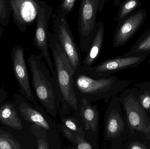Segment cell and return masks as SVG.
<instances>
[{
  "instance_id": "cell-22",
  "label": "cell",
  "mask_w": 150,
  "mask_h": 149,
  "mask_svg": "<svg viewBox=\"0 0 150 149\" xmlns=\"http://www.w3.org/2000/svg\"><path fill=\"white\" fill-rule=\"evenodd\" d=\"M31 129L33 134L37 138V149H49L52 148L48 138V134L45 130L33 125Z\"/></svg>"
},
{
  "instance_id": "cell-19",
  "label": "cell",
  "mask_w": 150,
  "mask_h": 149,
  "mask_svg": "<svg viewBox=\"0 0 150 149\" xmlns=\"http://www.w3.org/2000/svg\"><path fill=\"white\" fill-rule=\"evenodd\" d=\"M61 126V132H62L64 136L74 145L75 148L78 149H98V146L93 144L87 141L85 137L78 135L66 128Z\"/></svg>"
},
{
  "instance_id": "cell-15",
  "label": "cell",
  "mask_w": 150,
  "mask_h": 149,
  "mask_svg": "<svg viewBox=\"0 0 150 149\" xmlns=\"http://www.w3.org/2000/svg\"><path fill=\"white\" fill-rule=\"evenodd\" d=\"M105 27L103 22H98L97 29L91 44L86 55L81 63V68L84 70L93 65L99 55L104 41Z\"/></svg>"
},
{
  "instance_id": "cell-29",
  "label": "cell",
  "mask_w": 150,
  "mask_h": 149,
  "mask_svg": "<svg viewBox=\"0 0 150 149\" xmlns=\"http://www.w3.org/2000/svg\"><path fill=\"white\" fill-rule=\"evenodd\" d=\"M120 3V0H114V3L115 6H119Z\"/></svg>"
},
{
  "instance_id": "cell-5",
  "label": "cell",
  "mask_w": 150,
  "mask_h": 149,
  "mask_svg": "<svg viewBox=\"0 0 150 149\" xmlns=\"http://www.w3.org/2000/svg\"><path fill=\"white\" fill-rule=\"evenodd\" d=\"M14 97L19 113L25 121L45 130L49 139L52 137L58 139L59 132H61L60 124L53 122L41 106H34L25 98L19 95Z\"/></svg>"
},
{
  "instance_id": "cell-31",
  "label": "cell",
  "mask_w": 150,
  "mask_h": 149,
  "mask_svg": "<svg viewBox=\"0 0 150 149\" xmlns=\"http://www.w3.org/2000/svg\"></svg>"
},
{
  "instance_id": "cell-7",
  "label": "cell",
  "mask_w": 150,
  "mask_h": 149,
  "mask_svg": "<svg viewBox=\"0 0 150 149\" xmlns=\"http://www.w3.org/2000/svg\"><path fill=\"white\" fill-rule=\"evenodd\" d=\"M120 98H112L104 117V140L111 143V148H117L121 143L125 130V123L122 115Z\"/></svg>"
},
{
  "instance_id": "cell-17",
  "label": "cell",
  "mask_w": 150,
  "mask_h": 149,
  "mask_svg": "<svg viewBox=\"0 0 150 149\" xmlns=\"http://www.w3.org/2000/svg\"><path fill=\"white\" fill-rule=\"evenodd\" d=\"M150 53V27L137 40L126 56H148Z\"/></svg>"
},
{
  "instance_id": "cell-25",
  "label": "cell",
  "mask_w": 150,
  "mask_h": 149,
  "mask_svg": "<svg viewBox=\"0 0 150 149\" xmlns=\"http://www.w3.org/2000/svg\"><path fill=\"white\" fill-rule=\"evenodd\" d=\"M140 105L146 110L150 109V92L146 91L139 96L138 99Z\"/></svg>"
},
{
  "instance_id": "cell-11",
  "label": "cell",
  "mask_w": 150,
  "mask_h": 149,
  "mask_svg": "<svg viewBox=\"0 0 150 149\" xmlns=\"http://www.w3.org/2000/svg\"><path fill=\"white\" fill-rule=\"evenodd\" d=\"M148 56H126L109 59L93 65L86 70L91 77L101 78L111 76L113 73L127 68L135 67L144 61Z\"/></svg>"
},
{
  "instance_id": "cell-1",
  "label": "cell",
  "mask_w": 150,
  "mask_h": 149,
  "mask_svg": "<svg viewBox=\"0 0 150 149\" xmlns=\"http://www.w3.org/2000/svg\"><path fill=\"white\" fill-rule=\"evenodd\" d=\"M48 40L54 66L53 77L61 98L59 110L73 111L75 115L79 116V100L74 87L73 76L75 71L53 32L49 31Z\"/></svg>"
},
{
  "instance_id": "cell-9",
  "label": "cell",
  "mask_w": 150,
  "mask_h": 149,
  "mask_svg": "<svg viewBox=\"0 0 150 149\" xmlns=\"http://www.w3.org/2000/svg\"><path fill=\"white\" fill-rule=\"evenodd\" d=\"M120 98L130 130L143 133L147 139H150V122L138 100L126 92L122 93Z\"/></svg>"
},
{
  "instance_id": "cell-24",
  "label": "cell",
  "mask_w": 150,
  "mask_h": 149,
  "mask_svg": "<svg viewBox=\"0 0 150 149\" xmlns=\"http://www.w3.org/2000/svg\"><path fill=\"white\" fill-rule=\"evenodd\" d=\"M76 0H62L59 6L58 14L67 16L69 15L74 9Z\"/></svg>"
},
{
  "instance_id": "cell-23",
  "label": "cell",
  "mask_w": 150,
  "mask_h": 149,
  "mask_svg": "<svg viewBox=\"0 0 150 149\" xmlns=\"http://www.w3.org/2000/svg\"><path fill=\"white\" fill-rule=\"evenodd\" d=\"M11 11L7 0H0V24L6 27L8 25Z\"/></svg>"
},
{
  "instance_id": "cell-26",
  "label": "cell",
  "mask_w": 150,
  "mask_h": 149,
  "mask_svg": "<svg viewBox=\"0 0 150 149\" xmlns=\"http://www.w3.org/2000/svg\"><path fill=\"white\" fill-rule=\"evenodd\" d=\"M128 149H147L144 144L138 141H134L129 144L127 148Z\"/></svg>"
},
{
  "instance_id": "cell-6",
  "label": "cell",
  "mask_w": 150,
  "mask_h": 149,
  "mask_svg": "<svg viewBox=\"0 0 150 149\" xmlns=\"http://www.w3.org/2000/svg\"><path fill=\"white\" fill-rule=\"evenodd\" d=\"M52 17L53 32L75 71L81 67L82 60L80 49L74 38L67 16L58 13Z\"/></svg>"
},
{
  "instance_id": "cell-27",
  "label": "cell",
  "mask_w": 150,
  "mask_h": 149,
  "mask_svg": "<svg viewBox=\"0 0 150 149\" xmlns=\"http://www.w3.org/2000/svg\"><path fill=\"white\" fill-rule=\"evenodd\" d=\"M8 92L4 89V87H0V106L8 97Z\"/></svg>"
},
{
  "instance_id": "cell-14",
  "label": "cell",
  "mask_w": 150,
  "mask_h": 149,
  "mask_svg": "<svg viewBox=\"0 0 150 149\" xmlns=\"http://www.w3.org/2000/svg\"><path fill=\"white\" fill-rule=\"evenodd\" d=\"M79 100V115L85 137L87 141L98 146L100 118L98 107L85 99Z\"/></svg>"
},
{
  "instance_id": "cell-12",
  "label": "cell",
  "mask_w": 150,
  "mask_h": 149,
  "mask_svg": "<svg viewBox=\"0 0 150 149\" xmlns=\"http://www.w3.org/2000/svg\"><path fill=\"white\" fill-rule=\"evenodd\" d=\"M13 22L18 29L25 32L28 26L36 22L39 0H7Z\"/></svg>"
},
{
  "instance_id": "cell-2",
  "label": "cell",
  "mask_w": 150,
  "mask_h": 149,
  "mask_svg": "<svg viewBox=\"0 0 150 149\" xmlns=\"http://www.w3.org/2000/svg\"><path fill=\"white\" fill-rule=\"evenodd\" d=\"M43 56L32 54L28 59L34 95L46 112L53 118L59 114L61 98L59 87Z\"/></svg>"
},
{
  "instance_id": "cell-28",
  "label": "cell",
  "mask_w": 150,
  "mask_h": 149,
  "mask_svg": "<svg viewBox=\"0 0 150 149\" xmlns=\"http://www.w3.org/2000/svg\"><path fill=\"white\" fill-rule=\"evenodd\" d=\"M4 31V29L3 26H2V25L0 24V38L2 36Z\"/></svg>"
},
{
  "instance_id": "cell-20",
  "label": "cell",
  "mask_w": 150,
  "mask_h": 149,
  "mask_svg": "<svg viewBox=\"0 0 150 149\" xmlns=\"http://www.w3.org/2000/svg\"><path fill=\"white\" fill-rule=\"evenodd\" d=\"M142 5L140 0H125L120 3L117 14L115 17L117 24L134 12Z\"/></svg>"
},
{
  "instance_id": "cell-18",
  "label": "cell",
  "mask_w": 150,
  "mask_h": 149,
  "mask_svg": "<svg viewBox=\"0 0 150 149\" xmlns=\"http://www.w3.org/2000/svg\"><path fill=\"white\" fill-rule=\"evenodd\" d=\"M69 113L59 112L62 126L72 133L85 137L83 126L79 116H76L74 114L73 115H70Z\"/></svg>"
},
{
  "instance_id": "cell-30",
  "label": "cell",
  "mask_w": 150,
  "mask_h": 149,
  "mask_svg": "<svg viewBox=\"0 0 150 149\" xmlns=\"http://www.w3.org/2000/svg\"><path fill=\"white\" fill-rule=\"evenodd\" d=\"M149 63H150V59H149Z\"/></svg>"
},
{
  "instance_id": "cell-8",
  "label": "cell",
  "mask_w": 150,
  "mask_h": 149,
  "mask_svg": "<svg viewBox=\"0 0 150 149\" xmlns=\"http://www.w3.org/2000/svg\"><path fill=\"white\" fill-rule=\"evenodd\" d=\"M38 12L36 19L34 44L39 50L40 54L46 62L53 76L54 73L53 62L49 52L48 45V25L52 15L53 8L44 1L39 0Z\"/></svg>"
},
{
  "instance_id": "cell-21",
  "label": "cell",
  "mask_w": 150,
  "mask_h": 149,
  "mask_svg": "<svg viewBox=\"0 0 150 149\" xmlns=\"http://www.w3.org/2000/svg\"><path fill=\"white\" fill-rule=\"evenodd\" d=\"M22 146L11 134L0 129V149H21Z\"/></svg>"
},
{
  "instance_id": "cell-13",
  "label": "cell",
  "mask_w": 150,
  "mask_h": 149,
  "mask_svg": "<svg viewBox=\"0 0 150 149\" xmlns=\"http://www.w3.org/2000/svg\"><path fill=\"white\" fill-rule=\"evenodd\" d=\"M147 15L146 10L141 9L131 13L117 24L114 36L113 47L117 48L127 43L141 29Z\"/></svg>"
},
{
  "instance_id": "cell-16",
  "label": "cell",
  "mask_w": 150,
  "mask_h": 149,
  "mask_svg": "<svg viewBox=\"0 0 150 149\" xmlns=\"http://www.w3.org/2000/svg\"><path fill=\"white\" fill-rule=\"evenodd\" d=\"M0 121L13 129H23L22 122L11 102H4L0 106Z\"/></svg>"
},
{
  "instance_id": "cell-4",
  "label": "cell",
  "mask_w": 150,
  "mask_h": 149,
  "mask_svg": "<svg viewBox=\"0 0 150 149\" xmlns=\"http://www.w3.org/2000/svg\"><path fill=\"white\" fill-rule=\"evenodd\" d=\"M107 0H81L78 20V31L80 36L79 47L87 52L94 37L98 23V11L101 12Z\"/></svg>"
},
{
  "instance_id": "cell-3",
  "label": "cell",
  "mask_w": 150,
  "mask_h": 149,
  "mask_svg": "<svg viewBox=\"0 0 150 149\" xmlns=\"http://www.w3.org/2000/svg\"><path fill=\"white\" fill-rule=\"evenodd\" d=\"M75 93L79 99L91 101H104L108 103L130 83L115 76L95 78L88 75L81 67L73 76Z\"/></svg>"
},
{
  "instance_id": "cell-10",
  "label": "cell",
  "mask_w": 150,
  "mask_h": 149,
  "mask_svg": "<svg viewBox=\"0 0 150 149\" xmlns=\"http://www.w3.org/2000/svg\"><path fill=\"white\" fill-rule=\"evenodd\" d=\"M11 59L13 73L18 84L20 93L34 106L39 105L32 90L24 48L18 45L14 46L11 51Z\"/></svg>"
}]
</instances>
